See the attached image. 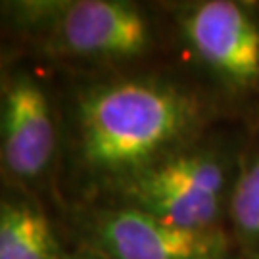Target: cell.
<instances>
[{"instance_id": "obj_1", "label": "cell", "mask_w": 259, "mask_h": 259, "mask_svg": "<svg viewBox=\"0 0 259 259\" xmlns=\"http://www.w3.org/2000/svg\"><path fill=\"white\" fill-rule=\"evenodd\" d=\"M221 98L171 71L75 75L60 98L56 204H93L215 129Z\"/></svg>"}, {"instance_id": "obj_5", "label": "cell", "mask_w": 259, "mask_h": 259, "mask_svg": "<svg viewBox=\"0 0 259 259\" xmlns=\"http://www.w3.org/2000/svg\"><path fill=\"white\" fill-rule=\"evenodd\" d=\"M171 38L219 98H259V2L188 0L165 8Z\"/></svg>"}, {"instance_id": "obj_8", "label": "cell", "mask_w": 259, "mask_h": 259, "mask_svg": "<svg viewBox=\"0 0 259 259\" xmlns=\"http://www.w3.org/2000/svg\"><path fill=\"white\" fill-rule=\"evenodd\" d=\"M227 231L236 250L259 255V129L246 135L229 204Z\"/></svg>"}, {"instance_id": "obj_6", "label": "cell", "mask_w": 259, "mask_h": 259, "mask_svg": "<svg viewBox=\"0 0 259 259\" xmlns=\"http://www.w3.org/2000/svg\"><path fill=\"white\" fill-rule=\"evenodd\" d=\"M62 229L108 259H225L236 250L227 229L186 231L110 202L60 205Z\"/></svg>"}, {"instance_id": "obj_4", "label": "cell", "mask_w": 259, "mask_h": 259, "mask_svg": "<svg viewBox=\"0 0 259 259\" xmlns=\"http://www.w3.org/2000/svg\"><path fill=\"white\" fill-rule=\"evenodd\" d=\"M62 156L60 100L42 77L40 64L10 56L0 73V167L2 183L33 194H58Z\"/></svg>"}, {"instance_id": "obj_3", "label": "cell", "mask_w": 259, "mask_h": 259, "mask_svg": "<svg viewBox=\"0 0 259 259\" xmlns=\"http://www.w3.org/2000/svg\"><path fill=\"white\" fill-rule=\"evenodd\" d=\"M246 137L211 129L163 157L106 200L186 231L227 229Z\"/></svg>"}, {"instance_id": "obj_7", "label": "cell", "mask_w": 259, "mask_h": 259, "mask_svg": "<svg viewBox=\"0 0 259 259\" xmlns=\"http://www.w3.org/2000/svg\"><path fill=\"white\" fill-rule=\"evenodd\" d=\"M40 196L2 183L0 259H62L67 244Z\"/></svg>"}, {"instance_id": "obj_9", "label": "cell", "mask_w": 259, "mask_h": 259, "mask_svg": "<svg viewBox=\"0 0 259 259\" xmlns=\"http://www.w3.org/2000/svg\"><path fill=\"white\" fill-rule=\"evenodd\" d=\"M62 259H108V257L104 253H100L98 250L87 246V244H79V242L69 240Z\"/></svg>"}, {"instance_id": "obj_2", "label": "cell", "mask_w": 259, "mask_h": 259, "mask_svg": "<svg viewBox=\"0 0 259 259\" xmlns=\"http://www.w3.org/2000/svg\"><path fill=\"white\" fill-rule=\"evenodd\" d=\"M2 29L12 56L75 75L144 67L171 38L165 10L131 0H10Z\"/></svg>"}, {"instance_id": "obj_10", "label": "cell", "mask_w": 259, "mask_h": 259, "mask_svg": "<svg viewBox=\"0 0 259 259\" xmlns=\"http://www.w3.org/2000/svg\"><path fill=\"white\" fill-rule=\"evenodd\" d=\"M225 259H259V255H251V253H244V251L234 250L232 253H229Z\"/></svg>"}]
</instances>
